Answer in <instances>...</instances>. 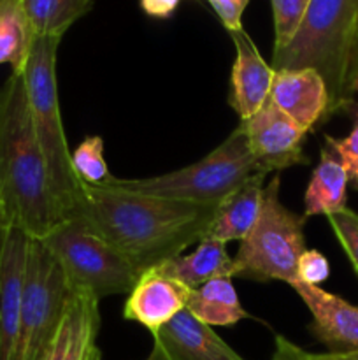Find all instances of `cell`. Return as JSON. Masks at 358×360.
<instances>
[{
  "mask_svg": "<svg viewBox=\"0 0 358 360\" xmlns=\"http://www.w3.org/2000/svg\"><path fill=\"white\" fill-rule=\"evenodd\" d=\"M269 101L307 134L326 123L329 91L312 69L274 70Z\"/></svg>",
  "mask_w": 358,
  "mask_h": 360,
  "instance_id": "obj_11",
  "label": "cell"
},
{
  "mask_svg": "<svg viewBox=\"0 0 358 360\" xmlns=\"http://www.w3.org/2000/svg\"><path fill=\"white\" fill-rule=\"evenodd\" d=\"M354 94H358V77L357 81H354Z\"/></svg>",
  "mask_w": 358,
  "mask_h": 360,
  "instance_id": "obj_36",
  "label": "cell"
},
{
  "mask_svg": "<svg viewBox=\"0 0 358 360\" xmlns=\"http://www.w3.org/2000/svg\"><path fill=\"white\" fill-rule=\"evenodd\" d=\"M88 360H102V354H100V350H98L97 347L93 348V352H91L90 359H88Z\"/></svg>",
  "mask_w": 358,
  "mask_h": 360,
  "instance_id": "obj_33",
  "label": "cell"
},
{
  "mask_svg": "<svg viewBox=\"0 0 358 360\" xmlns=\"http://www.w3.org/2000/svg\"><path fill=\"white\" fill-rule=\"evenodd\" d=\"M256 172L262 171L249 151L241 125H237L220 146L195 164L153 178H114L107 186L185 202L220 204Z\"/></svg>",
  "mask_w": 358,
  "mask_h": 360,
  "instance_id": "obj_5",
  "label": "cell"
},
{
  "mask_svg": "<svg viewBox=\"0 0 358 360\" xmlns=\"http://www.w3.org/2000/svg\"><path fill=\"white\" fill-rule=\"evenodd\" d=\"M100 329L98 301L72 292L63 319L41 360H88Z\"/></svg>",
  "mask_w": 358,
  "mask_h": 360,
  "instance_id": "obj_16",
  "label": "cell"
},
{
  "mask_svg": "<svg viewBox=\"0 0 358 360\" xmlns=\"http://www.w3.org/2000/svg\"><path fill=\"white\" fill-rule=\"evenodd\" d=\"M330 264L323 253L318 250H305L298 259L297 283L321 287L323 281L329 280Z\"/></svg>",
  "mask_w": 358,
  "mask_h": 360,
  "instance_id": "obj_27",
  "label": "cell"
},
{
  "mask_svg": "<svg viewBox=\"0 0 358 360\" xmlns=\"http://www.w3.org/2000/svg\"><path fill=\"white\" fill-rule=\"evenodd\" d=\"M216 207L84 185L83 199L70 218L84 221L142 274L202 241Z\"/></svg>",
  "mask_w": 358,
  "mask_h": 360,
  "instance_id": "obj_1",
  "label": "cell"
},
{
  "mask_svg": "<svg viewBox=\"0 0 358 360\" xmlns=\"http://www.w3.org/2000/svg\"><path fill=\"white\" fill-rule=\"evenodd\" d=\"M62 37L35 35L23 76L32 123L48 169L49 188L62 221L72 217L84 193V185L72 169V151L67 144L60 115L56 53Z\"/></svg>",
  "mask_w": 358,
  "mask_h": 360,
  "instance_id": "obj_4",
  "label": "cell"
},
{
  "mask_svg": "<svg viewBox=\"0 0 358 360\" xmlns=\"http://www.w3.org/2000/svg\"><path fill=\"white\" fill-rule=\"evenodd\" d=\"M350 183L354 186V188H358V169L350 171Z\"/></svg>",
  "mask_w": 358,
  "mask_h": 360,
  "instance_id": "obj_32",
  "label": "cell"
},
{
  "mask_svg": "<svg viewBox=\"0 0 358 360\" xmlns=\"http://www.w3.org/2000/svg\"><path fill=\"white\" fill-rule=\"evenodd\" d=\"M62 267L70 290L98 302L130 294L140 273L104 238L79 218H69L41 239Z\"/></svg>",
  "mask_w": 358,
  "mask_h": 360,
  "instance_id": "obj_6",
  "label": "cell"
},
{
  "mask_svg": "<svg viewBox=\"0 0 358 360\" xmlns=\"http://www.w3.org/2000/svg\"><path fill=\"white\" fill-rule=\"evenodd\" d=\"M186 309L209 327H232L248 319L232 278H216L192 290Z\"/></svg>",
  "mask_w": 358,
  "mask_h": 360,
  "instance_id": "obj_20",
  "label": "cell"
},
{
  "mask_svg": "<svg viewBox=\"0 0 358 360\" xmlns=\"http://www.w3.org/2000/svg\"><path fill=\"white\" fill-rule=\"evenodd\" d=\"M34 39L21 0H0V63H9L13 72H23Z\"/></svg>",
  "mask_w": 358,
  "mask_h": 360,
  "instance_id": "obj_21",
  "label": "cell"
},
{
  "mask_svg": "<svg viewBox=\"0 0 358 360\" xmlns=\"http://www.w3.org/2000/svg\"><path fill=\"white\" fill-rule=\"evenodd\" d=\"M279 176L265 185L255 227L241 241L234 259V278L297 283L298 259L305 252V218L288 210L279 199Z\"/></svg>",
  "mask_w": 358,
  "mask_h": 360,
  "instance_id": "obj_7",
  "label": "cell"
},
{
  "mask_svg": "<svg viewBox=\"0 0 358 360\" xmlns=\"http://www.w3.org/2000/svg\"><path fill=\"white\" fill-rule=\"evenodd\" d=\"M72 295L62 267L41 239L28 245L20 333L13 360H41Z\"/></svg>",
  "mask_w": 358,
  "mask_h": 360,
  "instance_id": "obj_8",
  "label": "cell"
},
{
  "mask_svg": "<svg viewBox=\"0 0 358 360\" xmlns=\"http://www.w3.org/2000/svg\"><path fill=\"white\" fill-rule=\"evenodd\" d=\"M35 35L63 37L67 30L93 9V0H21Z\"/></svg>",
  "mask_w": 358,
  "mask_h": 360,
  "instance_id": "obj_22",
  "label": "cell"
},
{
  "mask_svg": "<svg viewBox=\"0 0 358 360\" xmlns=\"http://www.w3.org/2000/svg\"><path fill=\"white\" fill-rule=\"evenodd\" d=\"M146 360H160V357H158V354H157V352H151V354H150V357H147Z\"/></svg>",
  "mask_w": 358,
  "mask_h": 360,
  "instance_id": "obj_35",
  "label": "cell"
},
{
  "mask_svg": "<svg viewBox=\"0 0 358 360\" xmlns=\"http://www.w3.org/2000/svg\"><path fill=\"white\" fill-rule=\"evenodd\" d=\"M139 2L147 16L160 18V20L172 16L179 6V0H139Z\"/></svg>",
  "mask_w": 358,
  "mask_h": 360,
  "instance_id": "obj_30",
  "label": "cell"
},
{
  "mask_svg": "<svg viewBox=\"0 0 358 360\" xmlns=\"http://www.w3.org/2000/svg\"><path fill=\"white\" fill-rule=\"evenodd\" d=\"M311 0H272L274 49L290 42Z\"/></svg>",
  "mask_w": 358,
  "mask_h": 360,
  "instance_id": "obj_24",
  "label": "cell"
},
{
  "mask_svg": "<svg viewBox=\"0 0 358 360\" xmlns=\"http://www.w3.org/2000/svg\"><path fill=\"white\" fill-rule=\"evenodd\" d=\"M0 199L11 227L32 239H42L62 221L32 123L25 79L18 72H11L0 88Z\"/></svg>",
  "mask_w": 358,
  "mask_h": 360,
  "instance_id": "obj_2",
  "label": "cell"
},
{
  "mask_svg": "<svg viewBox=\"0 0 358 360\" xmlns=\"http://www.w3.org/2000/svg\"><path fill=\"white\" fill-rule=\"evenodd\" d=\"M265 178V172H256L218 204L207 239L227 245L230 241H242L249 234L262 211Z\"/></svg>",
  "mask_w": 358,
  "mask_h": 360,
  "instance_id": "obj_17",
  "label": "cell"
},
{
  "mask_svg": "<svg viewBox=\"0 0 358 360\" xmlns=\"http://www.w3.org/2000/svg\"><path fill=\"white\" fill-rule=\"evenodd\" d=\"M350 172L329 143L321 148L318 165L312 171L304 193V218L330 217L346 207Z\"/></svg>",
  "mask_w": 358,
  "mask_h": 360,
  "instance_id": "obj_18",
  "label": "cell"
},
{
  "mask_svg": "<svg viewBox=\"0 0 358 360\" xmlns=\"http://www.w3.org/2000/svg\"><path fill=\"white\" fill-rule=\"evenodd\" d=\"M248 148L262 172L284 171L293 165H307L304 143L307 132L267 101L249 118L241 120Z\"/></svg>",
  "mask_w": 358,
  "mask_h": 360,
  "instance_id": "obj_9",
  "label": "cell"
},
{
  "mask_svg": "<svg viewBox=\"0 0 358 360\" xmlns=\"http://www.w3.org/2000/svg\"><path fill=\"white\" fill-rule=\"evenodd\" d=\"M312 316L311 333L329 354L351 355L358 352V306L304 283L291 285Z\"/></svg>",
  "mask_w": 358,
  "mask_h": 360,
  "instance_id": "obj_10",
  "label": "cell"
},
{
  "mask_svg": "<svg viewBox=\"0 0 358 360\" xmlns=\"http://www.w3.org/2000/svg\"><path fill=\"white\" fill-rule=\"evenodd\" d=\"M72 169L86 186H107L114 179L104 158V139L100 136H88L72 151Z\"/></svg>",
  "mask_w": 358,
  "mask_h": 360,
  "instance_id": "obj_23",
  "label": "cell"
},
{
  "mask_svg": "<svg viewBox=\"0 0 358 360\" xmlns=\"http://www.w3.org/2000/svg\"><path fill=\"white\" fill-rule=\"evenodd\" d=\"M272 360H346L340 355L333 354H311L298 345L291 343L288 338L276 336L274 340Z\"/></svg>",
  "mask_w": 358,
  "mask_h": 360,
  "instance_id": "obj_28",
  "label": "cell"
},
{
  "mask_svg": "<svg viewBox=\"0 0 358 360\" xmlns=\"http://www.w3.org/2000/svg\"><path fill=\"white\" fill-rule=\"evenodd\" d=\"M329 221L333 234L337 236V241L340 243L351 266L358 274V214L344 207L339 213L330 214Z\"/></svg>",
  "mask_w": 358,
  "mask_h": 360,
  "instance_id": "obj_25",
  "label": "cell"
},
{
  "mask_svg": "<svg viewBox=\"0 0 358 360\" xmlns=\"http://www.w3.org/2000/svg\"><path fill=\"white\" fill-rule=\"evenodd\" d=\"M11 231V224L9 218H7L6 210H4L2 199H0V262H2V255H4V246H6L7 241V234Z\"/></svg>",
  "mask_w": 358,
  "mask_h": 360,
  "instance_id": "obj_31",
  "label": "cell"
},
{
  "mask_svg": "<svg viewBox=\"0 0 358 360\" xmlns=\"http://www.w3.org/2000/svg\"><path fill=\"white\" fill-rule=\"evenodd\" d=\"M230 37L234 41L235 60L232 65L228 104L239 118L246 120L269 101L274 69L263 60L253 39L242 28L230 32Z\"/></svg>",
  "mask_w": 358,
  "mask_h": 360,
  "instance_id": "obj_15",
  "label": "cell"
},
{
  "mask_svg": "<svg viewBox=\"0 0 358 360\" xmlns=\"http://www.w3.org/2000/svg\"><path fill=\"white\" fill-rule=\"evenodd\" d=\"M270 67L316 70L329 91L326 122L346 111L358 77V0H311L290 42L272 49Z\"/></svg>",
  "mask_w": 358,
  "mask_h": 360,
  "instance_id": "obj_3",
  "label": "cell"
},
{
  "mask_svg": "<svg viewBox=\"0 0 358 360\" xmlns=\"http://www.w3.org/2000/svg\"><path fill=\"white\" fill-rule=\"evenodd\" d=\"M344 115H347L353 120V129H351V132L346 137H343V139L325 136V143H329L336 150V153L339 155L340 160L346 165L347 172H350L358 169V102H353V104L347 105Z\"/></svg>",
  "mask_w": 358,
  "mask_h": 360,
  "instance_id": "obj_26",
  "label": "cell"
},
{
  "mask_svg": "<svg viewBox=\"0 0 358 360\" xmlns=\"http://www.w3.org/2000/svg\"><path fill=\"white\" fill-rule=\"evenodd\" d=\"M154 269L195 290L216 278H234V259L228 255L225 243L206 238L197 243L192 253L174 257Z\"/></svg>",
  "mask_w": 358,
  "mask_h": 360,
  "instance_id": "obj_19",
  "label": "cell"
},
{
  "mask_svg": "<svg viewBox=\"0 0 358 360\" xmlns=\"http://www.w3.org/2000/svg\"><path fill=\"white\" fill-rule=\"evenodd\" d=\"M192 290L172 278L150 269L140 274L126 297L123 316L146 327L151 336L186 309Z\"/></svg>",
  "mask_w": 358,
  "mask_h": 360,
  "instance_id": "obj_12",
  "label": "cell"
},
{
  "mask_svg": "<svg viewBox=\"0 0 358 360\" xmlns=\"http://www.w3.org/2000/svg\"><path fill=\"white\" fill-rule=\"evenodd\" d=\"M220 21L228 32H237L242 28V13L249 0H207Z\"/></svg>",
  "mask_w": 358,
  "mask_h": 360,
  "instance_id": "obj_29",
  "label": "cell"
},
{
  "mask_svg": "<svg viewBox=\"0 0 358 360\" xmlns=\"http://www.w3.org/2000/svg\"><path fill=\"white\" fill-rule=\"evenodd\" d=\"M340 357H344L346 360H358V352L357 354H351V355H340Z\"/></svg>",
  "mask_w": 358,
  "mask_h": 360,
  "instance_id": "obj_34",
  "label": "cell"
},
{
  "mask_svg": "<svg viewBox=\"0 0 358 360\" xmlns=\"http://www.w3.org/2000/svg\"><path fill=\"white\" fill-rule=\"evenodd\" d=\"M153 350L160 360H244L188 309L154 334Z\"/></svg>",
  "mask_w": 358,
  "mask_h": 360,
  "instance_id": "obj_14",
  "label": "cell"
},
{
  "mask_svg": "<svg viewBox=\"0 0 358 360\" xmlns=\"http://www.w3.org/2000/svg\"><path fill=\"white\" fill-rule=\"evenodd\" d=\"M28 245L30 236L11 227L0 262V360H13L16 350Z\"/></svg>",
  "mask_w": 358,
  "mask_h": 360,
  "instance_id": "obj_13",
  "label": "cell"
}]
</instances>
